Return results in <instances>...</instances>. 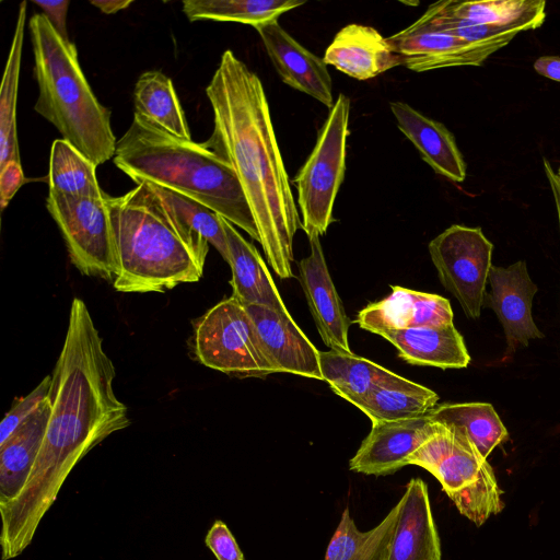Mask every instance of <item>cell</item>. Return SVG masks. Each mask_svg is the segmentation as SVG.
<instances>
[{"mask_svg":"<svg viewBox=\"0 0 560 560\" xmlns=\"http://www.w3.org/2000/svg\"><path fill=\"white\" fill-rule=\"evenodd\" d=\"M115 366L85 303H71L65 341L52 370L50 416L32 471L19 494L0 508L1 559L20 556L73 467L131 421L114 390Z\"/></svg>","mask_w":560,"mask_h":560,"instance_id":"cell-1","label":"cell"},{"mask_svg":"<svg viewBox=\"0 0 560 560\" xmlns=\"http://www.w3.org/2000/svg\"><path fill=\"white\" fill-rule=\"evenodd\" d=\"M213 131L203 144L234 170L250 206L259 243L280 279L293 277L301 218L259 77L225 50L206 89Z\"/></svg>","mask_w":560,"mask_h":560,"instance_id":"cell-2","label":"cell"},{"mask_svg":"<svg viewBox=\"0 0 560 560\" xmlns=\"http://www.w3.org/2000/svg\"><path fill=\"white\" fill-rule=\"evenodd\" d=\"M117 261L114 289L124 293L165 292L197 282L209 243L186 226L142 182L108 199Z\"/></svg>","mask_w":560,"mask_h":560,"instance_id":"cell-3","label":"cell"},{"mask_svg":"<svg viewBox=\"0 0 560 560\" xmlns=\"http://www.w3.org/2000/svg\"><path fill=\"white\" fill-rule=\"evenodd\" d=\"M113 162L137 185L147 182L186 195L259 242L258 229L231 165L203 143L183 140L135 114Z\"/></svg>","mask_w":560,"mask_h":560,"instance_id":"cell-4","label":"cell"},{"mask_svg":"<svg viewBox=\"0 0 560 560\" xmlns=\"http://www.w3.org/2000/svg\"><path fill=\"white\" fill-rule=\"evenodd\" d=\"M28 31L39 91L35 112L96 166L113 159L117 141L110 112L91 90L74 44L63 40L44 13L30 19Z\"/></svg>","mask_w":560,"mask_h":560,"instance_id":"cell-5","label":"cell"},{"mask_svg":"<svg viewBox=\"0 0 560 560\" xmlns=\"http://www.w3.org/2000/svg\"><path fill=\"white\" fill-rule=\"evenodd\" d=\"M406 463L431 472L458 511L477 526L504 506L491 465L455 425L438 422L434 434Z\"/></svg>","mask_w":560,"mask_h":560,"instance_id":"cell-6","label":"cell"},{"mask_svg":"<svg viewBox=\"0 0 560 560\" xmlns=\"http://www.w3.org/2000/svg\"><path fill=\"white\" fill-rule=\"evenodd\" d=\"M350 100L340 93L317 133L312 153L292 179L301 228L307 237L324 235L334 221V203L345 178Z\"/></svg>","mask_w":560,"mask_h":560,"instance_id":"cell-7","label":"cell"},{"mask_svg":"<svg viewBox=\"0 0 560 560\" xmlns=\"http://www.w3.org/2000/svg\"><path fill=\"white\" fill-rule=\"evenodd\" d=\"M194 350L201 364L228 375L264 378L276 373L248 312L234 296L220 301L197 320Z\"/></svg>","mask_w":560,"mask_h":560,"instance_id":"cell-8","label":"cell"},{"mask_svg":"<svg viewBox=\"0 0 560 560\" xmlns=\"http://www.w3.org/2000/svg\"><path fill=\"white\" fill-rule=\"evenodd\" d=\"M108 199L106 192L101 197L48 194L46 207L74 267L85 276L114 280L117 261Z\"/></svg>","mask_w":560,"mask_h":560,"instance_id":"cell-9","label":"cell"},{"mask_svg":"<svg viewBox=\"0 0 560 560\" xmlns=\"http://www.w3.org/2000/svg\"><path fill=\"white\" fill-rule=\"evenodd\" d=\"M443 287L459 302L470 319H478L483 306L493 244L480 228L453 224L428 246Z\"/></svg>","mask_w":560,"mask_h":560,"instance_id":"cell-10","label":"cell"},{"mask_svg":"<svg viewBox=\"0 0 560 560\" xmlns=\"http://www.w3.org/2000/svg\"><path fill=\"white\" fill-rule=\"evenodd\" d=\"M517 34L468 42L435 26L430 11L412 24L387 37L401 59V65L416 72L458 66H480L497 50L506 46Z\"/></svg>","mask_w":560,"mask_h":560,"instance_id":"cell-11","label":"cell"},{"mask_svg":"<svg viewBox=\"0 0 560 560\" xmlns=\"http://www.w3.org/2000/svg\"><path fill=\"white\" fill-rule=\"evenodd\" d=\"M490 291L483 306L490 307L502 324L506 339V357L530 339L544 338L532 315L537 285L530 279L526 262L518 260L508 267L491 266L488 276Z\"/></svg>","mask_w":560,"mask_h":560,"instance_id":"cell-12","label":"cell"},{"mask_svg":"<svg viewBox=\"0 0 560 560\" xmlns=\"http://www.w3.org/2000/svg\"><path fill=\"white\" fill-rule=\"evenodd\" d=\"M438 429L430 415L397 421L372 422L349 468L373 476L392 475L407 465L415 453Z\"/></svg>","mask_w":560,"mask_h":560,"instance_id":"cell-13","label":"cell"},{"mask_svg":"<svg viewBox=\"0 0 560 560\" xmlns=\"http://www.w3.org/2000/svg\"><path fill=\"white\" fill-rule=\"evenodd\" d=\"M244 306L254 323L262 351L276 373L323 381L319 351L289 312L264 305Z\"/></svg>","mask_w":560,"mask_h":560,"instance_id":"cell-14","label":"cell"},{"mask_svg":"<svg viewBox=\"0 0 560 560\" xmlns=\"http://www.w3.org/2000/svg\"><path fill=\"white\" fill-rule=\"evenodd\" d=\"M281 80L329 109L334 106L332 82L323 58L303 47L278 19L254 26Z\"/></svg>","mask_w":560,"mask_h":560,"instance_id":"cell-15","label":"cell"},{"mask_svg":"<svg viewBox=\"0 0 560 560\" xmlns=\"http://www.w3.org/2000/svg\"><path fill=\"white\" fill-rule=\"evenodd\" d=\"M310 255L299 262V279L317 331L330 350L351 352V320L330 277L319 235L308 236Z\"/></svg>","mask_w":560,"mask_h":560,"instance_id":"cell-16","label":"cell"},{"mask_svg":"<svg viewBox=\"0 0 560 560\" xmlns=\"http://www.w3.org/2000/svg\"><path fill=\"white\" fill-rule=\"evenodd\" d=\"M385 299L362 308L355 323L364 330L381 335L420 326H439L453 323V311L447 299L427 292L390 285Z\"/></svg>","mask_w":560,"mask_h":560,"instance_id":"cell-17","label":"cell"},{"mask_svg":"<svg viewBox=\"0 0 560 560\" xmlns=\"http://www.w3.org/2000/svg\"><path fill=\"white\" fill-rule=\"evenodd\" d=\"M326 65L359 81L372 79L401 65L387 38L372 26L351 23L343 26L326 48Z\"/></svg>","mask_w":560,"mask_h":560,"instance_id":"cell-18","label":"cell"},{"mask_svg":"<svg viewBox=\"0 0 560 560\" xmlns=\"http://www.w3.org/2000/svg\"><path fill=\"white\" fill-rule=\"evenodd\" d=\"M387 560H441L428 487L412 478L400 499V510Z\"/></svg>","mask_w":560,"mask_h":560,"instance_id":"cell-19","label":"cell"},{"mask_svg":"<svg viewBox=\"0 0 560 560\" xmlns=\"http://www.w3.org/2000/svg\"><path fill=\"white\" fill-rule=\"evenodd\" d=\"M390 110L399 130L419 151L421 159L438 174L454 183L466 178V163L454 135L410 105L390 102Z\"/></svg>","mask_w":560,"mask_h":560,"instance_id":"cell-20","label":"cell"},{"mask_svg":"<svg viewBox=\"0 0 560 560\" xmlns=\"http://www.w3.org/2000/svg\"><path fill=\"white\" fill-rule=\"evenodd\" d=\"M409 364L462 369L470 362L465 341L454 324L420 326L382 332Z\"/></svg>","mask_w":560,"mask_h":560,"instance_id":"cell-21","label":"cell"},{"mask_svg":"<svg viewBox=\"0 0 560 560\" xmlns=\"http://www.w3.org/2000/svg\"><path fill=\"white\" fill-rule=\"evenodd\" d=\"M232 271V296L244 305H264L288 312L271 275L257 248L235 226L222 219Z\"/></svg>","mask_w":560,"mask_h":560,"instance_id":"cell-22","label":"cell"},{"mask_svg":"<svg viewBox=\"0 0 560 560\" xmlns=\"http://www.w3.org/2000/svg\"><path fill=\"white\" fill-rule=\"evenodd\" d=\"M49 416L47 399L0 445V508L9 504L24 487L42 446Z\"/></svg>","mask_w":560,"mask_h":560,"instance_id":"cell-23","label":"cell"},{"mask_svg":"<svg viewBox=\"0 0 560 560\" xmlns=\"http://www.w3.org/2000/svg\"><path fill=\"white\" fill-rule=\"evenodd\" d=\"M438 401L439 395L432 389L393 373L355 407L372 422L397 421L427 416Z\"/></svg>","mask_w":560,"mask_h":560,"instance_id":"cell-24","label":"cell"},{"mask_svg":"<svg viewBox=\"0 0 560 560\" xmlns=\"http://www.w3.org/2000/svg\"><path fill=\"white\" fill-rule=\"evenodd\" d=\"M442 14L478 25H495L520 32L538 28L546 19L544 0L439 1Z\"/></svg>","mask_w":560,"mask_h":560,"instance_id":"cell-25","label":"cell"},{"mask_svg":"<svg viewBox=\"0 0 560 560\" xmlns=\"http://www.w3.org/2000/svg\"><path fill=\"white\" fill-rule=\"evenodd\" d=\"M133 104L135 114L176 138L191 140L173 82L161 71H147L139 77Z\"/></svg>","mask_w":560,"mask_h":560,"instance_id":"cell-26","label":"cell"},{"mask_svg":"<svg viewBox=\"0 0 560 560\" xmlns=\"http://www.w3.org/2000/svg\"><path fill=\"white\" fill-rule=\"evenodd\" d=\"M323 381L341 398L357 406L394 372L352 352L319 351Z\"/></svg>","mask_w":560,"mask_h":560,"instance_id":"cell-27","label":"cell"},{"mask_svg":"<svg viewBox=\"0 0 560 560\" xmlns=\"http://www.w3.org/2000/svg\"><path fill=\"white\" fill-rule=\"evenodd\" d=\"M399 510L400 500L376 527L360 532L346 508L324 560H387Z\"/></svg>","mask_w":560,"mask_h":560,"instance_id":"cell-28","label":"cell"},{"mask_svg":"<svg viewBox=\"0 0 560 560\" xmlns=\"http://www.w3.org/2000/svg\"><path fill=\"white\" fill-rule=\"evenodd\" d=\"M25 24L26 1H23L19 7L16 25L1 82L0 168L11 161L21 162L16 129V101Z\"/></svg>","mask_w":560,"mask_h":560,"instance_id":"cell-29","label":"cell"},{"mask_svg":"<svg viewBox=\"0 0 560 560\" xmlns=\"http://www.w3.org/2000/svg\"><path fill=\"white\" fill-rule=\"evenodd\" d=\"M429 415L435 422L459 428L485 458L509 439L508 430L491 404H443Z\"/></svg>","mask_w":560,"mask_h":560,"instance_id":"cell-30","label":"cell"},{"mask_svg":"<svg viewBox=\"0 0 560 560\" xmlns=\"http://www.w3.org/2000/svg\"><path fill=\"white\" fill-rule=\"evenodd\" d=\"M304 3L300 0H185L183 12L189 21L240 22L254 27Z\"/></svg>","mask_w":560,"mask_h":560,"instance_id":"cell-31","label":"cell"},{"mask_svg":"<svg viewBox=\"0 0 560 560\" xmlns=\"http://www.w3.org/2000/svg\"><path fill=\"white\" fill-rule=\"evenodd\" d=\"M96 165L65 139H56L50 149L49 194L101 197Z\"/></svg>","mask_w":560,"mask_h":560,"instance_id":"cell-32","label":"cell"},{"mask_svg":"<svg viewBox=\"0 0 560 560\" xmlns=\"http://www.w3.org/2000/svg\"><path fill=\"white\" fill-rule=\"evenodd\" d=\"M148 184L186 226L203 237L229 262L228 240L223 218L219 213L186 195L156 184Z\"/></svg>","mask_w":560,"mask_h":560,"instance_id":"cell-33","label":"cell"},{"mask_svg":"<svg viewBox=\"0 0 560 560\" xmlns=\"http://www.w3.org/2000/svg\"><path fill=\"white\" fill-rule=\"evenodd\" d=\"M50 385L51 376L47 375L30 394L19 399L5 413L0 424V445L4 444L48 399Z\"/></svg>","mask_w":560,"mask_h":560,"instance_id":"cell-34","label":"cell"},{"mask_svg":"<svg viewBox=\"0 0 560 560\" xmlns=\"http://www.w3.org/2000/svg\"><path fill=\"white\" fill-rule=\"evenodd\" d=\"M205 542L217 560H244V556L226 524L217 520L207 533Z\"/></svg>","mask_w":560,"mask_h":560,"instance_id":"cell-35","label":"cell"},{"mask_svg":"<svg viewBox=\"0 0 560 560\" xmlns=\"http://www.w3.org/2000/svg\"><path fill=\"white\" fill-rule=\"evenodd\" d=\"M24 182L25 177L21 162L11 161L0 168L1 209H4L9 205Z\"/></svg>","mask_w":560,"mask_h":560,"instance_id":"cell-36","label":"cell"},{"mask_svg":"<svg viewBox=\"0 0 560 560\" xmlns=\"http://www.w3.org/2000/svg\"><path fill=\"white\" fill-rule=\"evenodd\" d=\"M33 3H35L43 10L44 14L48 19L55 31L61 36V38L66 42H70L67 32V13L70 1L33 0Z\"/></svg>","mask_w":560,"mask_h":560,"instance_id":"cell-37","label":"cell"},{"mask_svg":"<svg viewBox=\"0 0 560 560\" xmlns=\"http://www.w3.org/2000/svg\"><path fill=\"white\" fill-rule=\"evenodd\" d=\"M534 69L538 74L560 82V57L541 56L535 60Z\"/></svg>","mask_w":560,"mask_h":560,"instance_id":"cell-38","label":"cell"},{"mask_svg":"<svg viewBox=\"0 0 560 560\" xmlns=\"http://www.w3.org/2000/svg\"><path fill=\"white\" fill-rule=\"evenodd\" d=\"M542 163H544L545 174L547 176V179L549 182V185H550L553 198H555L558 218H559V224H560V180L557 177L556 172L551 167L550 162L547 159H544Z\"/></svg>","mask_w":560,"mask_h":560,"instance_id":"cell-39","label":"cell"},{"mask_svg":"<svg viewBox=\"0 0 560 560\" xmlns=\"http://www.w3.org/2000/svg\"><path fill=\"white\" fill-rule=\"evenodd\" d=\"M91 4L100 9L103 13L113 14L128 8L132 1L130 0H92Z\"/></svg>","mask_w":560,"mask_h":560,"instance_id":"cell-40","label":"cell"},{"mask_svg":"<svg viewBox=\"0 0 560 560\" xmlns=\"http://www.w3.org/2000/svg\"><path fill=\"white\" fill-rule=\"evenodd\" d=\"M556 174H557V177H558V178H559V180H560V167H559V170H558V172H557Z\"/></svg>","mask_w":560,"mask_h":560,"instance_id":"cell-41","label":"cell"}]
</instances>
